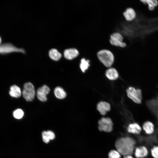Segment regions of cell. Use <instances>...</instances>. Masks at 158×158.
I'll list each match as a JSON object with an SVG mask.
<instances>
[{"label": "cell", "instance_id": "cell-24", "mask_svg": "<svg viewBox=\"0 0 158 158\" xmlns=\"http://www.w3.org/2000/svg\"><path fill=\"white\" fill-rule=\"evenodd\" d=\"M109 158H120V154L117 151L113 150L111 151L108 154Z\"/></svg>", "mask_w": 158, "mask_h": 158}, {"label": "cell", "instance_id": "cell-7", "mask_svg": "<svg viewBox=\"0 0 158 158\" xmlns=\"http://www.w3.org/2000/svg\"><path fill=\"white\" fill-rule=\"evenodd\" d=\"M98 129L101 131L111 132L113 129V123L111 119L108 117L102 118L98 121Z\"/></svg>", "mask_w": 158, "mask_h": 158}, {"label": "cell", "instance_id": "cell-6", "mask_svg": "<svg viewBox=\"0 0 158 158\" xmlns=\"http://www.w3.org/2000/svg\"><path fill=\"white\" fill-rule=\"evenodd\" d=\"M22 94L24 98L27 101H32L34 99L35 92L33 85L30 83H27L24 85Z\"/></svg>", "mask_w": 158, "mask_h": 158}, {"label": "cell", "instance_id": "cell-9", "mask_svg": "<svg viewBox=\"0 0 158 158\" xmlns=\"http://www.w3.org/2000/svg\"><path fill=\"white\" fill-rule=\"evenodd\" d=\"M50 91L49 88L44 85L38 88L37 91V95L38 99L40 101L44 102L47 100V95Z\"/></svg>", "mask_w": 158, "mask_h": 158}, {"label": "cell", "instance_id": "cell-15", "mask_svg": "<svg viewBox=\"0 0 158 158\" xmlns=\"http://www.w3.org/2000/svg\"><path fill=\"white\" fill-rule=\"evenodd\" d=\"M141 130L140 126L138 123H135L130 124L127 128L128 132L136 134H140Z\"/></svg>", "mask_w": 158, "mask_h": 158}, {"label": "cell", "instance_id": "cell-12", "mask_svg": "<svg viewBox=\"0 0 158 158\" xmlns=\"http://www.w3.org/2000/svg\"><path fill=\"white\" fill-rule=\"evenodd\" d=\"M123 14L126 20L128 22L133 20L136 17V12L131 8H127Z\"/></svg>", "mask_w": 158, "mask_h": 158}, {"label": "cell", "instance_id": "cell-1", "mask_svg": "<svg viewBox=\"0 0 158 158\" xmlns=\"http://www.w3.org/2000/svg\"><path fill=\"white\" fill-rule=\"evenodd\" d=\"M135 143V142L133 139L126 137L118 140L116 142L115 146L120 154L126 156L133 154Z\"/></svg>", "mask_w": 158, "mask_h": 158}, {"label": "cell", "instance_id": "cell-19", "mask_svg": "<svg viewBox=\"0 0 158 158\" xmlns=\"http://www.w3.org/2000/svg\"><path fill=\"white\" fill-rule=\"evenodd\" d=\"M90 60L82 58L80 60L79 64L80 68L82 72L84 73L88 69L90 66Z\"/></svg>", "mask_w": 158, "mask_h": 158}, {"label": "cell", "instance_id": "cell-13", "mask_svg": "<svg viewBox=\"0 0 158 158\" xmlns=\"http://www.w3.org/2000/svg\"><path fill=\"white\" fill-rule=\"evenodd\" d=\"M110 105L108 102H100L97 104V109L102 115H105L110 109Z\"/></svg>", "mask_w": 158, "mask_h": 158}, {"label": "cell", "instance_id": "cell-8", "mask_svg": "<svg viewBox=\"0 0 158 158\" xmlns=\"http://www.w3.org/2000/svg\"><path fill=\"white\" fill-rule=\"evenodd\" d=\"M148 108L158 120V95L146 102Z\"/></svg>", "mask_w": 158, "mask_h": 158}, {"label": "cell", "instance_id": "cell-26", "mask_svg": "<svg viewBox=\"0 0 158 158\" xmlns=\"http://www.w3.org/2000/svg\"><path fill=\"white\" fill-rule=\"evenodd\" d=\"M124 158H133L131 155L125 156Z\"/></svg>", "mask_w": 158, "mask_h": 158}, {"label": "cell", "instance_id": "cell-23", "mask_svg": "<svg viewBox=\"0 0 158 158\" xmlns=\"http://www.w3.org/2000/svg\"><path fill=\"white\" fill-rule=\"evenodd\" d=\"M13 114L15 118L17 119H20L23 116L24 112L22 109H18L14 111Z\"/></svg>", "mask_w": 158, "mask_h": 158}, {"label": "cell", "instance_id": "cell-17", "mask_svg": "<svg viewBox=\"0 0 158 158\" xmlns=\"http://www.w3.org/2000/svg\"><path fill=\"white\" fill-rule=\"evenodd\" d=\"M42 136L43 140L45 143H48L50 140H53L55 138V134L50 130L43 131Z\"/></svg>", "mask_w": 158, "mask_h": 158}, {"label": "cell", "instance_id": "cell-14", "mask_svg": "<svg viewBox=\"0 0 158 158\" xmlns=\"http://www.w3.org/2000/svg\"><path fill=\"white\" fill-rule=\"evenodd\" d=\"M148 154V150L144 146L137 147L135 150V155L137 158H144Z\"/></svg>", "mask_w": 158, "mask_h": 158}, {"label": "cell", "instance_id": "cell-3", "mask_svg": "<svg viewBox=\"0 0 158 158\" xmlns=\"http://www.w3.org/2000/svg\"><path fill=\"white\" fill-rule=\"evenodd\" d=\"M13 52L24 54L25 51L23 49L17 47L10 43H5L0 44V54L5 55Z\"/></svg>", "mask_w": 158, "mask_h": 158}, {"label": "cell", "instance_id": "cell-2", "mask_svg": "<svg viewBox=\"0 0 158 158\" xmlns=\"http://www.w3.org/2000/svg\"><path fill=\"white\" fill-rule=\"evenodd\" d=\"M97 56L99 61L105 67L109 68L112 66L114 61V56L110 50L103 49L98 51Z\"/></svg>", "mask_w": 158, "mask_h": 158}, {"label": "cell", "instance_id": "cell-22", "mask_svg": "<svg viewBox=\"0 0 158 158\" xmlns=\"http://www.w3.org/2000/svg\"><path fill=\"white\" fill-rule=\"evenodd\" d=\"M49 54L51 59L55 61H58L61 57V54L55 49H51L49 51Z\"/></svg>", "mask_w": 158, "mask_h": 158}, {"label": "cell", "instance_id": "cell-27", "mask_svg": "<svg viewBox=\"0 0 158 158\" xmlns=\"http://www.w3.org/2000/svg\"><path fill=\"white\" fill-rule=\"evenodd\" d=\"M1 41H2V39L1 37L0 36V44H1Z\"/></svg>", "mask_w": 158, "mask_h": 158}, {"label": "cell", "instance_id": "cell-4", "mask_svg": "<svg viewBox=\"0 0 158 158\" xmlns=\"http://www.w3.org/2000/svg\"><path fill=\"white\" fill-rule=\"evenodd\" d=\"M126 92L128 97L133 102L138 104L141 103L142 94L140 89L130 87L127 90Z\"/></svg>", "mask_w": 158, "mask_h": 158}, {"label": "cell", "instance_id": "cell-20", "mask_svg": "<svg viewBox=\"0 0 158 158\" xmlns=\"http://www.w3.org/2000/svg\"><path fill=\"white\" fill-rule=\"evenodd\" d=\"M145 4L147 5L149 10L150 11L154 10L158 4L157 0H140Z\"/></svg>", "mask_w": 158, "mask_h": 158}, {"label": "cell", "instance_id": "cell-10", "mask_svg": "<svg viewBox=\"0 0 158 158\" xmlns=\"http://www.w3.org/2000/svg\"><path fill=\"white\" fill-rule=\"evenodd\" d=\"M79 54L78 50L75 48H70L65 49L64 52V56L66 59L73 60L77 57Z\"/></svg>", "mask_w": 158, "mask_h": 158}, {"label": "cell", "instance_id": "cell-25", "mask_svg": "<svg viewBox=\"0 0 158 158\" xmlns=\"http://www.w3.org/2000/svg\"><path fill=\"white\" fill-rule=\"evenodd\" d=\"M151 154L154 158H158V146L154 147L151 150Z\"/></svg>", "mask_w": 158, "mask_h": 158}, {"label": "cell", "instance_id": "cell-21", "mask_svg": "<svg viewBox=\"0 0 158 158\" xmlns=\"http://www.w3.org/2000/svg\"><path fill=\"white\" fill-rule=\"evenodd\" d=\"M54 92L56 97L59 99H63L66 96V92L62 88L60 87H56L54 90Z\"/></svg>", "mask_w": 158, "mask_h": 158}, {"label": "cell", "instance_id": "cell-18", "mask_svg": "<svg viewBox=\"0 0 158 158\" xmlns=\"http://www.w3.org/2000/svg\"><path fill=\"white\" fill-rule=\"evenodd\" d=\"M143 130L148 135H151L154 132V125L153 123L150 121H146L142 125Z\"/></svg>", "mask_w": 158, "mask_h": 158}, {"label": "cell", "instance_id": "cell-5", "mask_svg": "<svg viewBox=\"0 0 158 158\" xmlns=\"http://www.w3.org/2000/svg\"><path fill=\"white\" fill-rule=\"evenodd\" d=\"M123 37L122 35L118 32H115L110 35L109 42L113 46L121 48H124L126 44L123 42Z\"/></svg>", "mask_w": 158, "mask_h": 158}, {"label": "cell", "instance_id": "cell-11", "mask_svg": "<svg viewBox=\"0 0 158 158\" xmlns=\"http://www.w3.org/2000/svg\"><path fill=\"white\" fill-rule=\"evenodd\" d=\"M105 75L107 78L111 80L117 79L119 76L117 70L112 67L107 68L105 72Z\"/></svg>", "mask_w": 158, "mask_h": 158}, {"label": "cell", "instance_id": "cell-16", "mask_svg": "<svg viewBox=\"0 0 158 158\" xmlns=\"http://www.w3.org/2000/svg\"><path fill=\"white\" fill-rule=\"evenodd\" d=\"M9 94L12 97L18 98L21 95V91L20 88L16 85H13L10 87Z\"/></svg>", "mask_w": 158, "mask_h": 158}]
</instances>
